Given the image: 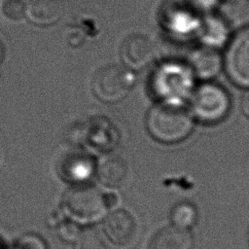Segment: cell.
<instances>
[{
    "mask_svg": "<svg viewBox=\"0 0 249 249\" xmlns=\"http://www.w3.org/2000/svg\"><path fill=\"white\" fill-rule=\"evenodd\" d=\"M194 120L185 103L159 101L146 116V127L156 141L174 144L185 140L192 133Z\"/></svg>",
    "mask_w": 249,
    "mask_h": 249,
    "instance_id": "6da1fadb",
    "label": "cell"
},
{
    "mask_svg": "<svg viewBox=\"0 0 249 249\" xmlns=\"http://www.w3.org/2000/svg\"><path fill=\"white\" fill-rule=\"evenodd\" d=\"M196 77L187 62L165 60L160 63L150 77V89L159 101L185 103L196 86Z\"/></svg>",
    "mask_w": 249,
    "mask_h": 249,
    "instance_id": "7a4b0ae2",
    "label": "cell"
},
{
    "mask_svg": "<svg viewBox=\"0 0 249 249\" xmlns=\"http://www.w3.org/2000/svg\"><path fill=\"white\" fill-rule=\"evenodd\" d=\"M189 100V109L194 119L205 124L222 122L231 108L229 91L211 81L203 82L196 87Z\"/></svg>",
    "mask_w": 249,
    "mask_h": 249,
    "instance_id": "3957f363",
    "label": "cell"
},
{
    "mask_svg": "<svg viewBox=\"0 0 249 249\" xmlns=\"http://www.w3.org/2000/svg\"><path fill=\"white\" fill-rule=\"evenodd\" d=\"M135 84L132 70L124 66L110 64L99 68L91 81L93 94L101 101L114 103L124 99Z\"/></svg>",
    "mask_w": 249,
    "mask_h": 249,
    "instance_id": "277c9868",
    "label": "cell"
},
{
    "mask_svg": "<svg viewBox=\"0 0 249 249\" xmlns=\"http://www.w3.org/2000/svg\"><path fill=\"white\" fill-rule=\"evenodd\" d=\"M62 204L69 216L83 222L97 220L106 209L103 195L97 188L86 183L74 185L67 190Z\"/></svg>",
    "mask_w": 249,
    "mask_h": 249,
    "instance_id": "5b68a950",
    "label": "cell"
},
{
    "mask_svg": "<svg viewBox=\"0 0 249 249\" xmlns=\"http://www.w3.org/2000/svg\"><path fill=\"white\" fill-rule=\"evenodd\" d=\"M224 67L233 85L249 90V26L236 31L229 41Z\"/></svg>",
    "mask_w": 249,
    "mask_h": 249,
    "instance_id": "8992f818",
    "label": "cell"
},
{
    "mask_svg": "<svg viewBox=\"0 0 249 249\" xmlns=\"http://www.w3.org/2000/svg\"><path fill=\"white\" fill-rule=\"evenodd\" d=\"M191 3L171 5L164 9L161 24L165 31L178 39H188L197 35L202 18Z\"/></svg>",
    "mask_w": 249,
    "mask_h": 249,
    "instance_id": "52a82bcc",
    "label": "cell"
},
{
    "mask_svg": "<svg viewBox=\"0 0 249 249\" xmlns=\"http://www.w3.org/2000/svg\"><path fill=\"white\" fill-rule=\"evenodd\" d=\"M156 53L155 43L148 36L142 34L128 36L120 51L124 66L132 71L149 65L154 60Z\"/></svg>",
    "mask_w": 249,
    "mask_h": 249,
    "instance_id": "ba28073f",
    "label": "cell"
},
{
    "mask_svg": "<svg viewBox=\"0 0 249 249\" xmlns=\"http://www.w3.org/2000/svg\"><path fill=\"white\" fill-rule=\"evenodd\" d=\"M187 63L196 79L209 82L220 74L224 67V58L218 50L200 46L191 52Z\"/></svg>",
    "mask_w": 249,
    "mask_h": 249,
    "instance_id": "9c48e42d",
    "label": "cell"
},
{
    "mask_svg": "<svg viewBox=\"0 0 249 249\" xmlns=\"http://www.w3.org/2000/svg\"><path fill=\"white\" fill-rule=\"evenodd\" d=\"M96 162L88 153L78 151L66 155L59 164V176L75 185L85 184L95 174Z\"/></svg>",
    "mask_w": 249,
    "mask_h": 249,
    "instance_id": "30bf717a",
    "label": "cell"
},
{
    "mask_svg": "<svg viewBox=\"0 0 249 249\" xmlns=\"http://www.w3.org/2000/svg\"><path fill=\"white\" fill-rule=\"evenodd\" d=\"M104 231L109 239L118 246H127L137 234V223L128 211L120 209L105 219Z\"/></svg>",
    "mask_w": 249,
    "mask_h": 249,
    "instance_id": "8fae6325",
    "label": "cell"
},
{
    "mask_svg": "<svg viewBox=\"0 0 249 249\" xmlns=\"http://www.w3.org/2000/svg\"><path fill=\"white\" fill-rule=\"evenodd\" d=\"M231 32L217 14H210L202 18L196 37L201 42V46L218 50L229 43Z\"/></svg>",
    "mask_w": 249,
    "mask_h": 249,
    "instance_id": "7c38bea8",
    "label": "cell"
},
{
    "mask_svg": "<svg viewBox=\"0 0 249 249\" xmlns=\"http://www.w3.org/2000/svg\"><path fill=\"white\" fill-rule=\"evenodd\" d=\"M127 173V164L120 156L107 155L96 162L95 175L105 187L119 188L123 186L126 180Z\"/></svg>",
    "mask_w": 249,
    "mask_h": 249,
    "instance_id": "4fadbf2b",
    "label": "cell"
},
{
    "mask_svg": "<svg viewBox=\"0 0 249 249\" xmlns=\"http://www.w3.org/2000/svg\"><path fill=\"white\" fill-rule=\"evenodd\" d=\"M26 18L37 25H51L60 19L64 12L62 0H27Z\"/></svg>",
    "mask_w": 249,
    "mask_h": 249,
    "instance_id": "5bb4252c",
    "label": "cell"
},
{
    "mask_svg": "<svg viewBox=\"0 0 249 249\" xmlns=\"http://www.w3.org/2000/svg\"><path fill=\"white\" fill-rule=\"evenodd\" d=\"M193 246L194 240L191 232L172 225L155 232L148 249H193Z\"/></svg>",
    "mask_w": 249,
    "mask_h": 249,
    "instance_id": "9a60e30c",
    "label": "cell"
},
{
    "mask_svg": "<svg viewBox=\"0 0 249 249\" xmlns=\"http://www.w3.org/2000/svg\"><path fill=\"white\" fill-rule=\"evenodd\" d=\"M217 15L231 31L249 26V0H223L217 7Z\"/></svg>",
    "mask_w": 249,
    "mask_h": 249,
    "instance_id": "2e32d148",
    "label": "cell"
},
{
    "mask_svg": "<svg viewBox=\"0 0 249 249\" xmlns=\"http://www.w3.org/2000/svg\"><path fill=\"white\" fill-rule=\"evenodd\" d=\"M86 135L89 145L98 150H110L117 145L116 129L105 120L98 119L90 122Z\"/></svg>",
    "mask_w": 249,
    "mask_h": 249,
    "instance_id": "e0dca14e",
    "label": "cell"
},
{
    "mask_svg": "<svg viewBox=\"0 0 249 249\" xmlns=\"http://www.w3.org/2000/svg\"><path fill=\"white\" fill-rule=\"evenodd\" d=\"M197 210L190 202H180L176 204L170 212L172 225L181 229L188 230L197 222Z\"/></svg>",
    "mask_w": 249,
    "mask_h": 249,
    "instance_id": "ac0fdd59",
    "label": "cell"
},
{
    "mask_svg": "<svg viewBox=\"0 0 249 249\" xmlns=\"http://www.w3.org/2000/svg\"><path fill=\"white\" fill-rule=\"evenodd\" d=\"M74 249H109V247L97 230L88 229L79 233Z\"/></svg>",
    "mask_w": 249,
    "mask_h": 249,
    "instance_id": "d6986e66",
    "label": "cell"
},
{
    "mask_svg": "<svg viewBox=\"0 0 249 249\" xmlns=\"http://www.w3.org/2000/svg\"><path fill=\"white\" fill-rule=\"evenodd\" d=\"M1 13L11 21H20L26 18V6L23 0H3Z\"/></svg>",
    "mask_w": 249,
    "mask_h": 249,
    "instance_id": "ffe728a7",
    "label": "cell"
},
{
    "mask_svg": "<svg viewBox=\"0 0 249 249\" xmlns=\"http://www.w3.org/2000/svg\"><path fill=\"white\" fill-rule=\"evenodd\" d=\"M221 0H190V3L198 12H211L217 9Z\"/></svg>",
    "mask_w": 249,
    "mask_h": 249,
    "instance_id": "44dd1931",
    "label": "cell"
},
{
    "mask_svg": "<svg viewBox=\"0 0 249 249\" xmlns=\"http://www.w3.org/2000/svg\"><path fill=\"white\" fill-rule=\"evenodd\" d=\"M103 197H104V203H105L106 208H112L118 202V196H117V195H115L113 193L103 195Z\"/></svg>",
    "mask_w": 249,
    "mask_h": 249,
    "instance_id": "7402d4cb",
    "label": "cell"
},
{
    "mask_svg": "<svg viewBox=\"0 0 249 249\" xmlns=\"http://www.w3.org/2000/svg\"><path fill=\"white\" fill-rule=\"evenodd\" d=\"M241 110H242L243 114L249 118V90L242 97Z\"/></svg>",
    "mask_w": 249,
    "mask_h": 249,
    "instance_id": "603a6c76",
    "label": "cell"
},
{
    "mask_svg": "<svg viewBox=\"0 0 249 249\" xmlns=\"http://www.w3.org/2000/svg\"><path fill=\"white\" fill-rule=\"evenodd\" d=\"M3 55H4V50H3V47H2V45L0 43V62L3 59Z\"/></svg>",
    "mask_w": 249,
    "mask_h": 249,
    "instance_id": "cb8c5ba5",
    "label": "cell"
}]
</instances>
